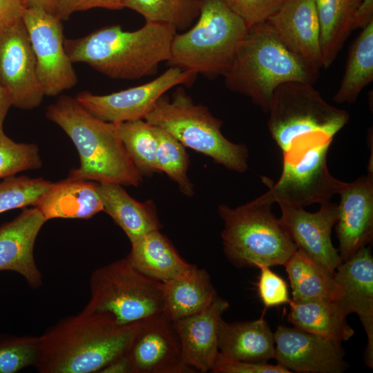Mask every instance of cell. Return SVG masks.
<instances>
[{
  "instance_id": "obj_1",
  "label": "cell",
  "mask_w": 373,
  "mask_h": 373,
  "mask_svg": "<svg viewBox=\"0 0 373 373\" xmlns=\"http://www.w3.org/2000/svg\"><path fill=\"white\" fill-rule=\"evenodd\" d=\"M137 323L120 325L109 316L82 310L39 336L34 367L40 373H93L128 352Z\"/></svg>"
},
{
  "instance_id": "obj_2",
  "label": "cell",
  "mask_w": 373,
  "mask_h": 373,
  "mask_svg": "<svg viewBox=\"0 0 373 373\" xmlns=\"http://www.w3.org/2000/svg\"><path fill=\"white\" fill-rule=\"evenodd\" d=\"M177 31L171 26L146 22L135 31L120 25L106 26L80 38L64 39L73 63H85L117 79H137L157 73L161 62L171 57Z\"/></svg>"
},
{
  "instance_id": "obj_3",
  "label": "cell",
  "mask_w": 373,
  "mask_h": 373,
  "mask_svg": "<svg viewBox=\"0 0 373 373\" xmlns=\"http://www.w3.org/2000/svg\"><path fill=\"white\" fill-rule=\"evenodd\" d=\"M46 117L72 140L79 156V166L68 178L137 187L142 181L128 155L115 125L98 119L75 99L63 95L46 108Z\"/></svg>"
},
{
  "instance_id": "obj_4",
  "label": "cell",
  "mask_w": 373,
  "mask_h": 373,
  "mask_svg": "<svg viewBox=\"0 0 373 373\" xmlns=\"http://www.w3.org/2000/svg\"><path fill=\"white\" fill-rule=\"evenodd\" d=\"M317 76L265 22L248 28L223 77L229 89L249 97L268 112L278 86L291 82L313 83Z\"/></svg>"
},
{
  "instance_id": "obj_5",
  "label": "cell",
  "mask_w": 373,
  "mask_h": 373,
  "mask_svg": "<svg viewBox=\"0 0 373 373\" xmlns=\"http://www.w3.org/2000/svg\"><path fill=\"white\" fill-rule=\"evenodd\" d=\"M196 23L175 33L167 61L195 75L224 76L248 27L222 0H200Z\"/></svg>"
},
{
  "instance_id": "obj_6",
  "label": "cell",
  "mask_w": 373,
  "mask_h": 373,
  "mask_svg": "<svg viewBox=\"0 0 373 373\" xmlns=\"http://www.w3.org/2000/svg\"><path fill=\"white\" fill-rule=\"evenodd\" d=\"M271 204L258 198L235 209L218 206L224 253L236 267L284 265L297 250Z\"/></svg>"
},
{
  "instance_id": "obj_7",
  "label": "cell",
  "mask_w": 373,
  "mask_h": 373,
  "mask_svg": "<svg viewBox=\"0 0 373 373\" xmlns=\"http://www.w3.org/2000/svg\"><path fill=\"white\" fill-rule=\"evenodd\" d=\"M144 120L229 170L243 173L248 169L247 146L228 140L221 132L222 121L213 117L207 107L195 104L181 87L175 90L171 99L161 96Z\"/></svg>"
},
{
  "instance_id": "obj_8",
  "label": "cell",
  "mask_w": 373,
  "mask_h": 373,
  "mask_svg": "<svg viewBox=\"0 0 373 373\" xmlns=\"http://www.w3.org/2000/svg\"><path fill=\"white\" fill-rule=\"evenodd\" d=\"M268 112V129L283 156L299 142L318 136L333 139L349 113L327 103L312 83L291 82L276 88Z\"/></svg>"
},
{
  "instance_id": "obj_9",
  "label": "cell",
  "mask_w": 373,
  "mask_h": 373,
  "mask_svg": "<svg viewBox=\"0 0 373 373\" xmlns=\"http://www.w3.org/2000/svg\"><path fill=\"white\" fill-rule=\"evenodd\" d=\"M86 312L102 313L120 325L164 313L163 284L135 269L127 257L96 269L89 280Z\"/></svg>"
},
{
  "instance_id": "obj_10",
  "label": "cell",
  "mask_w": 373,
  "mask_h": 373,
  "mask_svg": "<svg viewBox=\"0 0 373 373\" xmlns=\"http://www.w3.org/2000/svg\"><path fill=\"white\" fill-rule=\"evenodd\" d=\"M332 138L318 136L299 142L283 155V171L276 182L263 177L269 190L258 198L303 207L329 201L347 182L329 172L327 156Z\"/></svg>"
},
{
  "instance_id": "obj_11",
  "label": "cell",
  "mask_w": 373,
  "mask_h": 373,
  "mask_svg": "<svg viewBox=\"0 0 373 373\" xmlns=\"http://www.w3.org/2000/svg\"><path fill=\"white\" fill-rule=\"evenodd\" d=\"M22 19L36 59L44 95L54 97L74 87L77 77L64 48L61 20L40 6H24Z\"/></svg>"
},
{
  "instance_id": "obj_12",
  "label": "cell",
  "mask_w": 373,
  "mask_h": 373,
  "mask_svg": "<svg viewBox=\"0 0 373 373\" xmlns=\"http://www.w3.org/2000/svg\"><path fill=\"white\" fill-rule=\"evenodd\" d=\"M195 75L171 67L148 83L108 95L79 93L75 99L90 113L107 122L119 123L144 119L157 100L164 93L181 84L189 85Z\"/></svg>"
},
{
  "instance_id": "obj_13",
  "label": "cell",
  "mask_w": 373,
  "mask_h": 373,
  "mask_svg": "<svg viewBox=\"0 0 373 373\" xmlns=\"http://www.w3.org/2000/svg\"><path fill=\"white\" fill-rule=\"evenodd\" d=\"M0 84L8 90L12 106L20 109L38 107L45 95L23 19L0 30Z\"/></svg>"
},
{
  "instance_id": "obj_14",
  "label": "cell",
  "mask_w": 373,
  "mask_h": 373,
  "mask_svg": "<svg viewBox=\"0 0 373 373\" xmlns=\"http://www.w3.org/2000/svg\"><path fill=\"white\" fill-rule=\"evenodd\" d=\"M280 220L297 249L321 265L331 276L342 262L331 239L338 218V204L329 201L321 204L314 213L288 204L278 203Z\"/></svg>"
},
{
  "instance_id": "obj_15",
  "label": "cell",
  "mask_w": 373,
  "mask_h": 373,
  "mask_svg": "<svg viewBox=\"0 0 373 373\" xmlns=\"http://www.w3.org/2000/svg\"><path fill=\"white\" fill-rule=\"evenodd\" d=\"M274 336V358L289 371L341 373L347 367L340 342L284 325Z\"/></svg>"
},
{
  "instance_id": "obj_16",
  "label": "cell",
  "mask_w": 373,
  "mask_h": 373,
  "mask_svg": "<svg viewBox=\"0 0 373 373\" xmlns=\"http://www.w3.org/2000/svg\"><path fill=\"white\" fill-rule=\"evenodd\" d=\"M127 354L133 373L193 372L182 361L173 322L165 314L137 323Z\"/></svg>"
},
{
  "instance_id": "obj_17",
  "label": "cell",
  "mask_w": 373,
  "mask_h": 373,
  "mask_svg": "<svg viewBox=\"0 0 373 373\" xmlns=\"http://www.w3.org/2000/svg\"><path fill=\"white\" fill-rule=\"evenodd\" d=\"M266 22L287 49L318 75L323 60L316 0H287Z\"/></svg>"
},
{
  "instance_id": "obj_18",
  "label": "cell",
  "mask_w": 373,
  "mask_h": 373,
  "mask_svg": "<svg viewBox=\"0 0 373 373\" xmlns=\"http://www.w3.org/2000/svg\"><path fill=\"white\" fill-rule=\"evenodd\" d=\"M336 225L341 261L354 256L373 238V176L362 175L347 182L338 193Z\"/></svg>"
},
{
  "instance_id": "obj_19",
  "label": "cell",
  "mask_w": 373,
  "mask_h": 373,
  "mask_svg": "<svg viewBox=\"0 0 373 373\" xmlns=\"http://www.w3.org/2000/svg\"><path fill=\"white\" fill-rule=\"evenodd\" d=\"M343 291L338 301L346 316L356 313L367 337L365 361L373 367V257L369 247H363L342 262L333 276Z\"/></svg>"
},
{
  "instance_id": "obj_20",
  "label": "cell",
  "mask_w": 373,
  "mask_h": 373,
  "mask_svg": "<svg viewBox=\"0 0 373 373\" xmlns=\"http://www.w3.org/2000/svg\"><path fill=\"white\" fill-rule=\"evenodd\" d=\"M46 221L35 207L23 209L15 218L0 227V271L19 274L32 288L41 285L42 276L35 261L33 249Z\"/></svg>"
},
{
  "instance_id": "obj_21",
  "label": "cell",
  "mask_w": 373,
  "mask_h": 373,
  "mask_svg": "<svg viewBox=\"0 0 373 373\" xmlns=\"http://www.w3.org/2000/svg\"><path fill=\"white\" fill-rule=\"evenodd\" d=\"M229 303L217 296L204 309L173 321L184 363L201 372L211 371L219 355L218 327Z\"/></svg>"
},
{
  "instance_id": "obj_22",
  "label": "cell",
  "mask_w": 373,
  "mask_h": 373,
  "mask_svg": "<svg viewBox=\"0 0 373 373\" xmlns=\"http://www.w3.org/2000/svg\"><path fill=\"white\" fill-rule=\"evenodd\" d=\"M220 355L229 360L266 363L275 356L274 333L264 318L227 323L222 318L218 327Z\"/></svg>"
},
{
  "instance_id": "obj_23",
  "label": "cell",
  "mask_w": 373,
  "mask_h": 373,
  "mask_svg": "<svg viewBox=\"0 0 373 373\" xmlns=\"http://www.w3.org/2000/svg\"><path fill=\"white\" fill-rule=\"evenodd\" d=\"M97 186L96 182L70 178L52 182L35 207L46 220L88 219L103 211Z\"/></svg>"
},
{
  "instance_id": "obj_24",
  "label": "cell",
  "mask_w": 373,
  "mask_h": 373,
  "mask_svg": "<svg viewBox=\"0 0 373 373\" xmlns=\"http://www.w3.org/2000/svg\"><path fill=\"white\" fill-rule=\"evenodd\" d=\"M97 188L103 211L122 228L131 244L160 229L162 225L152 201H136L119 184L100 182Z\"/></svg>"
},
{
  "instance_id": "obj_25",
  "label": "cell",
  "mask_w": 373,
  "mask_h": 373,
  "mask_svg": "<svg viewBox=\"0 0 373 373\" xmlns=\"http://www.w3.org/2000/svg\"><path fill=\"white\" fill-rule=\"evenodd\" d=\"M162 284L164 313L172 322L200 312L218 296L209 273L195 265Z\"/></svg>"
},
{
  "instance_id": "obj_26",
  "label": "cell",
  "mask_w": 373,
  "mask_h": 373,
  "mask_svg": "<svg viewBox=\"0 0 373 373\" xmlns=\"http://www.w3.org/2000/svg\"><path fill=\"white\" fill-rule=\"evenodd\" d=\"M126 257L140 272L161 283L182 275L193 266L180 256L160 230L151 231L131 243Z\"/></svg>"
},
{
  "instance_id": "obj_27",
  "label": "cell",
  "mask_w": 373,
  "mask_h": 373,
  "mask_svg": "<svg viewBox=\"0 0 373 373\" xmlns=\"http://www.w3.org/2000/svg\"><path fill=\"white\" fill-rule=\"evenodd\" d=\"M289 304L287 319L300 329L340 343L348 341L354 334L338 300L291 299Z\"/></svg>"
},
{
  "instance_id": "obj_28",
  "label": "cell",
  "mask_w": 373,
  "mask_h": 373,
  "mask_svg": "<svg viewBox=\"0 0 373 373\" xmlns=\"http://www.w3.org/2000/svg\"><path fill=\"white\" fill-rule=\"evenodd\" d=\"M361 0H316L323 67L329 68L354 30Z\"/></svg>"
},
{
  "instance_id": "obj_29",
  "label": "cell",
  "mask_w": 373,
  "mask_h": 373,
  "mask_svg": "<svg viewBox=\"0 0 373 373\" xmlns=\"http://www.w3.org/2000/svg\"><path fill=\"white\" fill-rule=\"evenodd\" d=\"M288 275L294 301L326 300L343 297L338 283L321 265L296 250L283 265Z\"/></svg>"
},
{
  "instance_id": "obj_30",
  "label": "cell",
  "mask_w": 373,
  "mask_h": 373,
  "mask_svg": "<svg viewBox=\"0 0 373 373\" xmlns=\"http://www.w3.org/2000/svg\"><path fill=\"white\" fill-rule=\"evenodd\" d=\"M352 44L339 88L334 96L338 104H352L373 80V21L362 28Z\"/></svg>"
},
{
  "instance_id": "obj_31",
  "label": "cell",
  "mask_w": 373,
  "mask_h": 373,
  "mask_svg": "<svg viewBox=\"0 0 373 373\" xmlns=\"http://www.w3.org/2000/svg\"><path fill=\"white\" fill-rule=\"evenodd\" d=\"M124 8L140 14L146 22L184 30L198 17L200 0H123Z\"/></svg>"
},
{
  "instance_id": "obj_32",
  "label": "cell",
  "mask_w": 373,
  "mask_h": 373,
  "mask_svg": "<svg viewBox=\"0 0 373 373\" xmlns=\"http://www.w3.org/2000/svg\"><path fill=\"white\" fill-rule=\"evenodd\" d=\"M128 155L139 172H159L156 164L157 139L153 125L144 119L114 123Z\"/></svg>"
},
{
  "instance_id": "obj_33",
  "label": "cell",
  "mask_w": 373,
  "mask_h": 373,
  "mask_svg": "<svg viewBox=\"0 0 373 373\" xmlns=\"http://www.w3.org/2000/svg\"><path fill=\"white\" fill-rule=\"evenodd\" d=\"M153 126L157 143L156 164L158 171L164 172L175 182L183 194L192 196L193 186L187 176L189 158L184 146L164 129Z\"/></svg>"
},
{
  "instance_id": "obj_34",
  "label": "cell",
  "mask_w": 373,
  "mask_h": 373,
  "mask_svg": "<svg viewBox=\"0 0 373 373\" xmlns=\"http://www.w3.org/2000/svg\"><path fill=\"white\" fill-rule=\"evenodd\" d=\"M52 182L42 178L10 176L0 181V214L37 204Z\"/></svg>"
},
{
  "instance_id": "obj_35",
  "label": "cell",
  "mask_w": 373,
  "mask_h": 373,
  "mask_svg": "<svg viewBox=\"0 0 373 373\" xmlns=\"http://www.w3.org/2000/svg\"><path fill=\"white\" fill-rule=\"evenodd\" d=\"M42 160L35 144L17 142L0 130V180L39 169Z\"/></svg>"
},
{
  "instance_id": "obj_36",
  "label": "cell",
  "mask_w": 373,
  "mask_h": 373,
  "mask_svg": "<svg viewBox=\"0 0 373 373\" xmlns=\"http://www.w3.org/2000/svg\"><path fill=\"white\" fill-rule=\"evenodd\" d=\"M39 345V336H0V373H15L34 365Z\"/></svg>"
},
{
  "instance_id": "obj_37",
  "label": "cell",
  "mask_w": 373,
  "mask_h": 373,
  "mask_svg": "<svg viewBox=\"0 0 373 373\" xmlns=\"http://www.w3.org/2000/svg\"><path fill=\"white\" fill-rule=\"evenodd\" d=\"M287 0H222L248 28L266 22Z\"/></svg>"
},
{
  "instance_id": "obj_38",
  "label": "cell",
  "mask_w": 373,
  "mask_h": 373,
  "mask_svg": "<svg viewBox=\"0 0 373 373\" xmlns=\"http://www.w3.org/2000/svg\"><path fill=\"white\" fill-rule=\"evenodd\" d=\"M258 268L260 274L257 284L258 290L265 309L289 304L291 299L285 280L272 271L269 266L261 265Z\"/></svg>"
},
{
  "instance_id": "obj_39",
  "label": "cell",
  "mask_w": 373,
  "mask_h": 373,
  "mask_svg": "<svg viewBox=\"0 0 373 373\" xmlns=\"http://www.w3.org/2000/svg\"><path fill=\"white\" fill-rule=\"evenodd\" d=\"M123 0H51L50 12L61 21L67 20L78 11L93 8L121 10L124 8Z\"/></svg>"
},
{
  "instance_id": "obj_40",
  "label": "cell",
  "mask_w": 373,
  "mask_h": 373,
  "mask_svg": "<svg viewBox=\"0 0 373 373\" xmlns=\"http://www.w3.org/2000/svg\"><path fill=\"white\" fill-rule=\"evenodd\" d=\"M214 373H290L291 371L278 365L229 360L220 354L211 369Z\"/></svg>"
},
{
  "instance_id": "obj_41",
  "label": "cell",
  "mask_w": 373,
  "mask_h": 373,
  "mask_svg": "<svg viewBox=\"0 0 373 373\" xmlns=\"http://www.w3.org/2000/svg\"><path fill=\"white\" fill-rule=\"evenodd\" d=\"M23 0H0V30L22 20Z\"/></svg>"
},
{
  "instance_id": "obj_42",
  "label": "cell",
  "mask_w": 373,
  "mask_h": 373,
  "mask_svg": "<svg viewBox=\"0 0 373 373\" xmlns=\"http://www.w3.org/2000/svg\"><path fill=\"white\" fill-rule=\"evenodd\" d=\"M101 373H133V366L131 358L127 353L124 354L107 364L103 367Z\"/></svg>"
},
{
  "instance_id": "obj_43",
  "label": "cell",
  "mask_w": 373,
  "mask_h": 373,
  "mask_svg": "<svg viewBox=\"0 0 373 373\" xmlns=\"http://www.w3.org/2000/svg\"><path fill=\"white\" fill-rule=\"evenodd\" d=\"M373 21V0H361L356 12L354 30L363 28Z\"/></svg>"
},
{
  "instance_id": "obj_44",
  "label": "cell",
  "mask_w": 373,
  "mask_h": 373,
  "mask_svg": "<svg viewBox=\"0 0 373 373\" xmlns=\"http://www.w3.org/2000/svg\"><path fill=\"white\" fill-rule=\"evenodd\" d=\"M10 106H12V102L9 93L0 84V130L3 129V122Z\"/></svg>"
},
{
  "instance_id": "obj_45",
  "label": "cell",
  "mask_w": 373,
  "mask_h": 373,
  "mask_svg": "<svg viewBox=\"0 0 373 373\" xmlns=\"http://www.w3.org/2000/svg\"><path fill=\"white\" fill-rule=\"evenodd\" d=\"M24 6H40L50 12L51 0H23Z\"/></svg>"
}]
</instances>
